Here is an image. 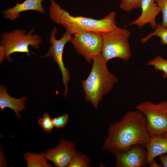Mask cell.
I'll use <instances>...</instances> for the list:
<instances>
[{
  "mask_svg": "<svg viewBox=\"0 0 167 167\" xmlns=\"http://www.w3.org/2000/svg\"><path fill=\"white\" fill-rule=\"evenodd\" d=\"M150 137L143 114L138 110H130L110 125L102 148L114 155L133 145L145 147Z\"/></svg>",
  "mask_w": 167,
  "mask_h": 167,
  "instance_id": "1",
  "label": "cell"
},
{
  "mask_svg": "<svg viewBox=\"0 0 167 167\" xmlns=\"http://www.w3.org/2000/svg\"><path fill=\"white\" fill-rule=\"evenodd\" d=\"M50 19L56 24L63 26L66 31L73 35L80 32H92L101 36L118 26L116 12L112 11L104 18L97 19L81 16H74L62 9L54 0H50L49 9Z\"/></svg>",
  "mask_w": 167,
  "mask_h": 167,
  "instance_id": "2",
  "label": "cell"
},
{
  "mask_svg": "<svg viewBox=\"0 0 167 167\" xmlns=\"http://www.w3.org/2000/svg\"><path fill=\"white\" fill-rule=\"evenodd\" d=\"M91 72L81 83L85 94V100L90 102L97 109L99 102L113 89L118 82V78L109 71L107 62L101 53L94 58Z\"/></svg>",
  "mask_w": 167,
  "mask_h": 167,
  "instance_id": "3",
  "label": "cell"
},
{
  "mask_svg": "<svg viewBox=\"0 0 167 167\" xmlns=\"http://www.w3.org/2000/svg\"><path fill=\"white\" fill-rule=\"evenodd\" d=\"M131 32L128 29L117 26L113 30L101 35V55L107 62L118 58L125 61L131 57L129 39Z\"/></svg>",
  "mask_w": 167,
  "mask_h": 167,
  "instance_id": "4",
  "label": "cell"
},
{
  "mask_svg": "<svg viewBox=\"0 0 167 167\" xmlns=\"http://www.w3.org/2000/svg\"><path fill=\"white\" fill-rule=\"evenodd\" d=\"M34 28L31 29L29 33L23 30L16 29L13 32H5L1 36L0 46L3 49L7 59L11 61L10 55L15 52H30L28 46L31 45L35 49L39 48L41 42L40 37L37 34H32Z\"/></svg>",
  "mask_w": 167,
  "mask_h": 167,
  "instance_id": "5",
  "label": "cell"
},
{
  "mask_svg": "<svg viewBox=\"0 0 167 167\" xmlns=\"http://www.w3.org/2000/svg\"><path fill=\"white\" fill-rule=\"evenodd\" d=\"M135 109L144 115L146 130L150 136H163L167 133V101L156 104L148 101L142 102Z\"/></svg>",
  "mask_w": 167,
  "mask_h": 167,
  "instance_id": "6",
  "label": "cell"
},
{
  "mask_svg": "<svg viewBox=\"0 0 167 167\" xmlns=\"http://www.w3.org/2000/svg\"><path fill=\"white\" fill-rule=\"evenodd\" d=\"M70 42L77 53L82 55L89 63L101 53L102 36L92 32H80L73 35Z\"/></svg>",
  "mask_w": 167,
  "mask_h": 167,
  "instance_id": "7",
  "label": "cell"
},
{
  "mask_svg": "<svg viewBox=\"0 0 167 167\" xmlns=\"http://www.w3.org/2000/svg\"><path fill=\"white\" fill-rule=\"evenodd\" d=\"M57 31L56 27L54 28L52 30L49 38L52 45L48 52L43 57L53 58L54 62L59 66L62 75L63 83L65 87L63 95L64 97H66L69 93L67 84L70 79V76L68 69L64 64L62 55L65 45L68 42L70 41L72 36L71 33L66 31L60 39L57 40L55 35Z\"/></svg>",
  "mask_w": 167,
  "mask_h": 167,
  "instance_id": "8",
  "label": "cell"
},
{
  "mask_svg": "<svg viewBox=\"0 0 167 167\" xmlns=\"http://www.w3.org/2000/svg\"><path fill=\"white\" fill-rule=\"evenodd\" d=\"M116 167H147V151L145 147L135 145L116 152Z\"/></svg>",
  "mask_w": 167,
  "mask_h": 167,
  "instance_id": "9",
  "label": "cell"
},
{
  "mask_svg": "<svg viewBox=\"0 0 167 167\" xmlns=\"http://www.w3.org/2000/svg\"><path fill=\"white\" fill-rule=\"evenodd\" d=\"M76 151L73 143L62 139L55 148L48 149L45 154L47 160L53 162L55 167H67Z\"/></svg>",
  "mask_w": 167,
  "mask_h": 167,
  "instance_id": "10",
  "label": "cell"
},
{
  "mask_svg": "<svg viewBox=\"0 0 167 167\" xmlns=\"http://www.w3.org/2000/svg\"><path fill=\"white\" fill-rule=\"evenodd\" d=\"M141 8L142 11L140 16L128 26L136 25L141 28L149 23L152 28L156 29L158 25L156 22V18L161 11L155 0H142Z\"/></svg>",
  "mask_w": 167,
  "mask_h": 167,
  "instance_id": "11",
  "label": "cell"
},
{
  "mask_svg": "<svg viewBox=\"0 0 167 167\" xmlns=\"http://www.w3.org/2000/svg\"><path fill=\"white\" fill-rule=\"evenodd\" d=\"M44 0H25L23 3L18 2L13 8L3 11L4 17L9 19L14 20L20 15L21 12L28 10H35L45 13L44 9L42 5Z\"/></svg>",
  "mask_w": 167,
  "mask_h": 167,
  "instance_id": "12",
  "label": "cell"
},
{
  "mask_svg": "<svg viewBox=\"0 0 167 167\" xmlns=\"http://www.w3.org/2000/svg\"><path fill=\"white\" fill-rule=\"evenodd\" d=\"M150 137L145 147L147 153V165L157 156L167 153V138L157 135Z\"/></svg>",
  "mask_w": 167,
  "mask_h": 167,
  "instance_id": "13",
  "label": "cell"
},
{
  "mask_svg": "<svg viewBox=\"0 0 167 167\" xmlns=\"http://www.w3.org/2000/svg\"><path fill=\"white\" fill-rule=\"evenodd\" d=\"M26 99V96L20 98L12 97L7 93L6 87L0 85V108L2 110L6 107L11 108L15 111L16 116L20 119L21 116L19 112L25 109L24 103Z\"/></svg>",
  "mask_w": 167,
  "mask_h": 167,
  "instance_id": "14",
  "label": "cell"
},
{
  "mask_svg": "<svg viewBox=\"0 0 167 167\" xmlns=\"http://www.w3.org/2000/svg\"><path fill=\"white\" fill-rule=\"evenodd\" d=\"M28 167H50L52 165L47 163L45 154L27 152L24 156Z\"/></svg>",
  "mask_w": 167,
  "mask_h": 167,
  "instance_id": "15",
  "label": "cell"
},
{
  "mask_svg": "<svg viewBox=\"0 0 167 167\" xmlns=\"http://www.w3.org/2000/svg\"><path fill=\"white\" fill-rule=\"evenodd\" d=\"M91 160L86 154L76 151L67 167H89Z\"/></svg>",
  "mask_w": 167,
  "mask_h": 167,
  "instance_id": "16",
  "label": "cell"
},
{
  "mask_svg": "<svg viewBox=\"0 0 167 167\" xmlns=\"http://www.w3.org/2000/svg\"><path fill=\"white\" fill-rule=\"evenodd\" d=\"M147 65L152 66L156 71H162V77L164 79H167V60L157 55L153 58L149 60L146 63Z\"/></svg>",
  "mask_w": 167,
  "mask_h": 167,
  "instance_id": "17",
  "label": "cell"
},
{
  "mask_svg": "<svg viewBox=\"0 0 167 167\" xmlns=\"http://www.w3.org/2000/svg\"><path fill=\"white\" fill-rule=\"evenodd\" d=\"M156 36L160 38V42L163 45H167V28L158 24L157 28L153 32L148 34L146 36L141 38L140 41L145 44L152 37Z\"/></svg>",
  "mask_w": 167,
  "mask_h": 167,
  "instance_id": "18",
  "label": "cell"
},
{
  "mask_svg": "<svg viewBox=\"0 0 167 167\" xmlns=\"http://www.w3.org/2000/svg\"><path fill=\"white\" fill-rule=\"evenodd\" d=\"M142 0H121L119 6L122 10L130 12L141 8Z\"/></svg>",
  "mask_w": 167,
  "mask_h": 167,
  "instance_id": "19",
  "label": "cell"
},
{
  "mask_svg": "<svg viewBox=\"0 0 167 167\" xmlns=\"http://www.w3.org/2000/svg\"><path fill=\"white\" fill-rule=\"evenodd\" d=\"M38 124L44 131L47 132H51L54 127L52 119L47 113L43 114V117L38 120Z\"/></svg>",
  "mask_w": 167,
  "mask_h": 167,
  "instance_id": "20",
  "label": "cell"
},
{
  "mask_svg": "<svg viewBox=\"0 0 167 167\" xmlns=\"http://www.w3.org/2000/svg\"><path fill=\"white\" fill-rule=\"evenodd\" d=\"M162 14L161 25L167 28V0H155Z\"/></svg>",
  "mask_w": 167,
  "mask_h": 167,
  "instance_id": "21",
  "label": "cell"
},
{
  "mask_svg": "<svg viewBox=\"0 0 167 167\" xmlns=\"http://www.w3.org/2000/svg\"><path fill=\"white\" fill-rule=\"evenodd\" d=\"M69 114L65 113L61 116L54 117L52 119L53 124L57 128H63L67 124Z\"/></svg>",
  "mask_w": 167,
  "mask_h": 167,
  "instance_id": "22",
  "label": "cell"
},
{
  "mask_svg": "<svg viewBox=\"0 0 167 167\" xmlns=\"http://www.w3.org/2000/svg\"><path fill=\"white\" fill-rule=\"evenodd\" d=\"M159 156L163 167H167V154H163L160 155Z\"/></svg>",
  "mask_w": 167,
  "mask_h": 167,
  "instance_id": "23",
  "label": "cell"
},
{
  "mask_svg": "<svg viewBox=\"0 0 167 167\" xmlns=\"http://www.w3.org/2000/svg\"><path fill=\"white\" fill-rule=\"evenodd\" d=\"M148 165L150 167H163L161 164L159 165L156 162L155 159L152 161Z\"/></svg>",
  "mask_w": 167,
  "mask_h": 167,
  "instance_id": "24",
  "label": "cell"
},
{
  "mask_svg": "<svg viewBox=\"0 0 167 167\" xmlns=\"http://www.w3.org/2000/svg\"><path fill=\"white\" fill-rule=\"evenodd\" d=\"M164 137H166V138H167V133L164 135H163V136H162Z\"/></svg>",
  "mask_w": 167,
  "mask_h": 167,
  "instance_id": "25",
  "label": "cell"
}]
</instances>
